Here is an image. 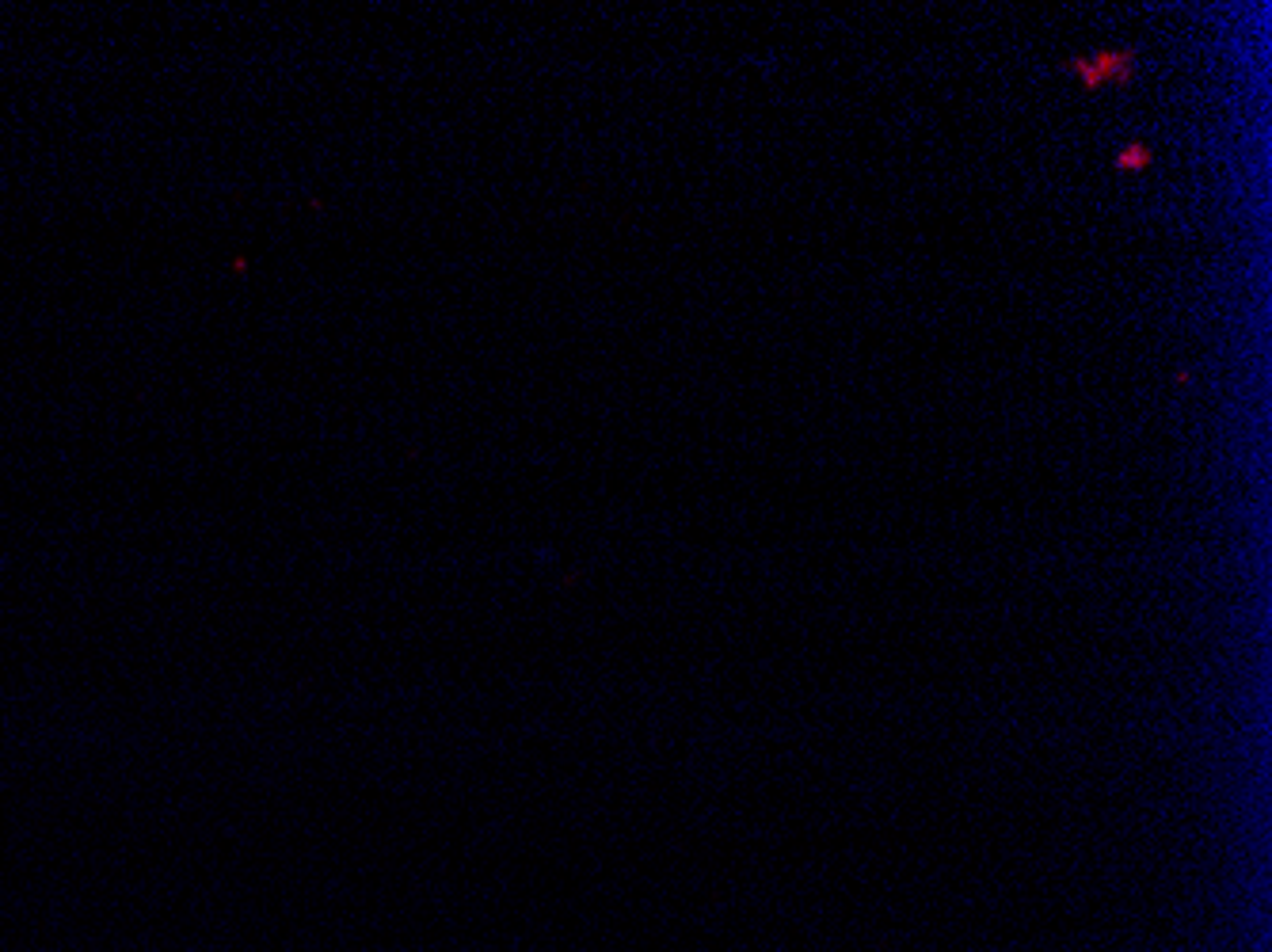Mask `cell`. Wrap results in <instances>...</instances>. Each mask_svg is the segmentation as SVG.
<instances>
[{"instance_id": "obj_2", "label": "cell", "mask_w": 1272, "mask_h": 952, "mask_svg": "<svg viewBox=\"0 0 1272 952\" xmlns=\"http://www.w3.org/2000/svg\"><path fill=\"white\" fill-rule=\"evenodd\" d=\"M1143 161H1147V149H1143V145H1132V149H1124L1120 168H1143Z\"/></svg>"}, {"instance_id": "obj_1", "label": "cell", "mask_w": 1272, "mask_h": 952, "mask_svg": "<svg viewBox=\"0 0 1272 952\" xmlns=\"http://www.w3.org/2000/svg\"><path fill=\"white\" fill-rule=\"evenodd\" d=\"M1128 69H1132V54H1098L1090 62H1078V76L1090 89L1094 84H1109V80H1124Z\"/></svg>"}]
</instances>
